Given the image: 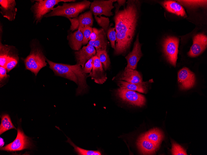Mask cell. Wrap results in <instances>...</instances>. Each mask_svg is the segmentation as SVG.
Masks as SVG:
<instances>
[{"label": "cell", "instance_id": "cell-35", "mask_svg": "<svg viewBox=\"0 0 207 155\" xmlns=\"http://www.w3.org/2000/svg\"><path fill=\"white\" fill-rule=\"evenodd\" d=\"M95 56L89 59L85 64L84 67L83 68V71L85 73H90L91 72L93 66Z\"/></svg>", "mask_w": 207, "mask_h": 155}, {"label": "cell", "instance_id": "cell-37", "mask_svg": "<svg viewBox=\"0 0 207 155\" xmlns=\"http://www.w3.org/2000/svg\"><path fill=\"white\" fill-rule=\"evenodd\" d=\"M117 4H115L114 5L116 7L115 10V14L117 13L119 11V8L121 6H123L126 2V0H117Z\"/></svg>", "mask_w": 207, "mask_h": 155}, {"label": "cell", "instance_id": "cell-20", "mask_svg": "<svg viewBox=\"0 0 207 155\" xmlns=\"http://www.w3.org/2000/svg\"><path fill=\"white\" fill-rule=\"evenodd\" d=\"M166 10L168 11L181 17H186L187 15L183 7L175 1H165L162 3Z\"/></svg>", "mask_w": 207, "mask_h": 155}, {"label": "cell", "instance_id": "cell-7", "mask_svg": "<svg viewBox=\"0 0 207 155\" xmlns=\"http://www.w3.org/2000/svg\"><path fill=\"white\" fill-rule=\"evenodd\" d=\"M17 134L16 138L11 143L4 147H0V150L7 152H14L30 149L32 144L29 138L24 133L21 129L17 128Z\"/></svg>", "mask_w": 207, "mask_h": 155}, {"label": "cell", "instance_id": "cell-13", "mask_svg": "<svg viewBox=\"0 0 207 155\" xmlns=\"http://www.w3.org/2000/svg\"><path fill=\"white\" fill-rule=\"evenodd\" d=\"M141 46V44L139 42L138 34L132 51L125 57L127 62L126 68L134 70L136 68L138 62L143 55Z\"/></svg>", "mask_w": 207, "mask_h": 155}, {"label": "cell", "instance_id": "cell-2", "mask_svg": "<svg viewBox=\"0 0 207 155\" xmlns=\"http://www.w3.org/2000/svg\"><path fill=\"white\" fill-rule=\"evenodd\" d=\"M49 67L55 75L66 78L75 83L78 86L76 95H80L86 93L88 88L86 74L81 66L77 64L70 65L53 62L46 58Z\"/></svg>", "mask_w": 207, "mask_h": 155}, {"label": "cell", "instance_id": "cell-28", "mask_svg": "<svg viewBox=\"0 0 207 155\" xmlns=\"http://www.w3.org/2000/svg\"><path fill=\"white\" fill-rule=\"evenodd\" d=\"M181 4L186 6L196 7L205 6L206 4V0H180L178 1Z\"/></svg>", "mask_w": 207, "mask_h": 155}, {"label": "cell", "instance_id": "cell-32", "mask_svg": "<svg viewBox=\"0 0 207 155\" xmlns=\"http://www.w3.org/2000/svg\"><path fill=\"white\" fill-rule=\"evenodd\" d=\"M171 152L173 155H187L185 149L181 145L174 142L172 143Z\"/></svg>", "mask_w": 207, "mask_h": 155}, {"label": "cell", "instance_id": "cell-17", "mask_svg": "<svg viewBox=\"0 0 207 155\" xmlns=\"http://www.w3.org/2000/svg\"><path fill=\"white\" fill-rule=\"evenodd\" d=\"M137 145L141 153L144 155L154 154L159 147L142 136L138 140Z\"/></svg>", "mask_w": 207, "mask_h": 155}, {"label": "cell", "instance_id": "cell-14", "mask_svg": "<svg viewBox=\"0 0 207 155\" xmlns=\"http://www.w3.org/2000/svg\"><path fill=\"white\" fill-rule=\"evenodd\" d=\"M91 71L88 76L90 77L95 83L102 84L106 81L107 79L106 74L103 70L101 63L96 55L95 56Z\"/></svg>", "mask_w": 207, "mask_h": 155}, {"label": "cell", "instance_id": "cell-15", "mask_svg": "<svg viewBox=\"0 0 207 155\" xmlns=\"http://www.w3.org/2000/svg\"><path fill=\"white\" fill-rule=\"evenodd\" d=\"M96 51L94 47L88 44L75 52L77 64L83 68L86 63L91 58L95 55Z\"/></svg>", "mask_w": 207, "mask_h": 155}, {"label": "cell", "instance_id": "cell-6", "mask_svg": "<svg viewBox=\"0 0 207 155\" xmlns=\"http://www.w3.org/2000/svg\"><path fill=\"white\" fill-rule=\"evenodd\" d=\"M179 39L168 36L164 39L162 45L163 51L168 61L175 67L178 58Z\"/></svg>", "mask_w": 207, "mask_h": 155}, {"label": "cell", "instance_id": "cell-11", "mask_svg": "<svg viewBox=\"0 0 207 155\" xmlns=\"http://www.w3.org/2000/svg\"><path fill=\"white\" fill-rule=\"evenodd\" d=\"M207 46V36L203 33L197 34L193 37V44L188 55L192 57L197 56L204 52Z\"/></svg>", "mask_w": 207, "mask_h": 155}, {"label": "cell", "instance_id": "cell-30", "mask_svg": "<svg viewBox=\"0 0 207 155\" xmlns=\"http://www.w3.org/2000/svg\"><path fill=\"white\" fill-rule=\"evenodd\" d=\"M95 18L98 24L102 28L106 33L109 24V18L102 16H95Z\"/></svg>", "mask_w": 207, "mask_h": 155}, {"label": "cell", "instance_id": "cell-29", "mask_svg": "<svg viewBox=\"0 0 207 155\" xmlns=\"http://www.w3.org/2000/svg\"><path fill=\"white\" fill-rule=\"evenodd\" d=\"M18 60V57L16 55L12 54L10 56L5 66L7 72L11 71L16 66Z\"/></svg>", "mask_w": 207, "mask_h": 155}, {"label": "cell", "instance_id": "cell-31", "mask_svg": "<svg viewBox=\"0 0 207 155\" xmlns=\"http://www.w3.org/2000/svg\"><path fill=\"white\" fill-rule=\"evenodd\" d=\"M107 36L110 41L112 48L115 49V42L116 41V33L115 28H110L107 32Z\"/></svg>", "mask_w": 207, "mask_h": 155}, {"label": "cell", "instance_id": "cell-24", "mask_svg": "<svg viewBox=\"0 0 207 155\" xmlns=\"http://www.w3.org/2000/svg\"><path fill=\"white\" fill-rule=\"evenodd\" d=\"M12 129H16L12 123L10 116L7 114H3L1 117L0 134Z\"/></svg>", "mask_w": 207, "mask_h": 155}, {"label": "cell", "instance_id": "cell-10", "mask_svg": "<svg viewBox=\"0 0 207 155\" xmlns=\"http://www.w3.org/2000/svg\"><path fill=\"white\" fill-rule=\"evenodd\" d=\"M178 81L181 89H189L192 88L195 84V75L188 68L183 67L178 72Z\"/></svg>", "mask_w": 207, "mask_h": 155}, {"label": "cell", "instance_id": "cell-34", "mask_svg": "<svg viewBox=\"0 0 207 155\" xmlns=\"http://www.w3.org/2000/svg\"><path fill=\"white\" fill-rule=\"evenodd\" d=\"M93 32L90 37V40H94L103 36L106 35V33L103 29L101 28L98 29L92 28Z\"/></svg>", "mask_w": 207, "mask_h": 155}, {"label": "cell", "instance_id": "cell-36", "mask_svg": "<svg viewBox=\"0 0 207 155\" xmlns=\"http://www.w3.org/2000/svg\"><path fill=\"white\" fill-rule=\"evenodd\" d=\"M7 70L4 67H0V84L3 83L9 76L7 74Z\"/></svg>", "mask_w": 207, "mask_h": 155}, {"label": "cell", "instance_id": "cell-8", "mask_svg": "<svg viewBox=\"0 0 207 155\" xmlns=\"http://www.w3.org/2000/svg\"><path fill=\"white\" fill-rule=\"evenodd\" d=\"M116 93L119 98L131 105L141 107L145 104L146 100L144 96L135 91L120 88Z\"/></svg>", "mask_w": 207, "mask_h": 155}, {"label": "cell", "instance_id": "cell-1", "mask_svg": "<svg viewBox=\"0 0 207 155\" xmlns=\"http://www.w3.org/2000/svg\"><path fill=\"white\" fill-rule=\"evenodd\" d=\"M123 9L115 14L114 17L116 33L114 54L125 53L129 48L134 35L138 17L136 1L128 0Z\"/></svg>", "mask_w": 207, "mask_h": 155}, {"label": "cell", "instance_id": "cell-26", "mask_svg": "<svg viewBox=\"0 0 207 155\" xmlns=\"http://www.w3.org/2000/svg\"><path fill=\"white\" fill-rule=\"evenodd\" d=\"M106 35L103 36L94 40H90L88 44L95 48L96 51L106 50L107 42Z\"/></svg>", "mask_w": 207, "mask_h": 155}, {"label": "cell", "instance_id": "cell-18", "mask_svg": "<svg viewBox=\"0 0 207 155\" xmlns=\"http://www.w3.org/2000/svg\"><path fill=\"white\" fill-rule=\"evenodd\" d=\"M119 80H124L126 82L133 84L142 82V77L138 71L126 67L119 77Z\"/></svg>", "mask_w": 207, "mask_h": 155}, {"label": "cell", "instance_id": "cell-4", "mask_svg": "<svg viewBox=\"0 0 207 155\" xmlns=\"http://www.w3.org/2000/svg\"><path fill=\"white\" fill-rule=\"evenodd\" d=\"M46 59L40 49L33 48L29 54L24 60L26 68L37 75L40 70L46 65Z\"/></svg>", "mask_w": 207, "mask_h": 155}, {"label": "cell", "instance_id": "cell-23", "mask_svg": "<svg viewBox=\"0 0 207 155\" xmlns=\"http://www.w3.org/2000/svg\"><path fill=\"white\" fill-rule=\"evenodd\" d=\"M12 46L0 44V65L5 67L8 58L12 54L11 50Z\"/></svg>", "mask_w": 207, "mask_h": 155}, {"label": "cell", "instance_id": "cell-9", "mask_svg": "<svg viewBox=\"0 0 207 155\" xmlns=\"http://www.w3.org/2000/svg\"><path fill=\"white\" fill-rule=\"evenodd\" d=\"M117 0H94L91 2L90 11L95 16L100 17L104 15L107 16L113 15L112 10L114 8L113 5L114 2Z\"/></svg>", "mask_w": 207, "mask_h": 155}, {"label": "cell", "instance_id": "cell-3", "mask_svg": "<svg viewBox=\"0 0 207 155\" xmlns=\"http://www.w3.org/2000/svg\"><path fill=\"white\" fill-rule=\"evenodd\" d=\"M91 2L84 0L76 3H66L54 8L51 12L44 17L62 16L68 19L77 17L80 13L90 7Z\"/></svg>", "mask_w": 207, "mask_h": 155}, {"label": "cell", "instance_id": "cell-38", "mask_svg": "<svg viewBox=\"0 0 207 155\" xmlns=\"http://www.w3.org/2000/svg\"><path fill=\"white\" fill-rule=\"evenodd\" d=\"M4 141L2 139L0 138V147H2L4 144Z\"/></svg>", "mask_w": 207, "mask_h": 155}, {"label": "cell", "instance_id": "cell-25", "mask_svg": "<svg viewBox=\"0 0 207 155\" xmlns=\"http://www.w3.org/2000/svg\"><path fill=\"white\" fill-rule=\"evenodd\" d=\"M68 140L66 141L74 148V150L78 155H101V152L99 150H91L82 149L76 145L71 140L67 137Z\"/></svg>", "mask_w": 207, "mask_h": 155}, {"label": "cell", "instance_id": "cell-12", "mask_svg": "<svg viewBox=\"0 0 207 155\" xmlns=\"http://www.w3.org/2000/svg\"><path fill=\"white\" fill-rule=\"evenodd\" d=\"M68 19L71 22L70 29L72 31L78 30L79 28L92 27L93 24L92 13L90 11L77 17Z\"/></svg>", "mask_w": 207, "mask_h": 155}, {"label": "cell", "instance_id": "cell-16", "mask_svg": "<svg viewBox=\"0 0 207 155\" xmlns=\"http://www.w3.org/2000/svg\"><path fill=\"white\" fill-rule=\"evenodd\" d=\"M0 12L3 17L9 21H13L17 12L16 3L14 0H0Z\"/></svg>", "mask_w": 207, "mask_h": 155}, {"label": "cell", "instance_id": "cell-5", "mask_svg": "<svg viewBox=\"0 0 207 155\" xmlns=\"http://www.w3.org/2000/svg\"><path fill=\"white\" fill-rule=\"evenodd\" d=\"M73 0H39L32 6L31 9L33 13L34 20L37 23L40 22L42 18L48 13L52 11L54 7L59 2H74Z\"/></svg>", "mask_w": 207, "mask_h": 155}, {"label": "cell", "instance_id": "cell-22", "mask_svg": "<svg viewBox=\"0 0 207 155\" xmlns=\"http://www.w3.org/2000/svg\"><path fill=\"white\" fill-rule=\"evenodd\" d=\"M142 136L158 146L160 145L164 137L162 132L157 128L152 129Z\"/></svg>", "mask_w": 207, "mask_h": 155}, {"label": "cell", "instance_id": "cell-27", "mask_svg": "<svg viewBox=\"0 0 207 155\" xmlns=\"http://www.w3.org/2000/svg\"><path fill=\"white\" fill-rule=\"evenodd\" d=\"M96 52L95 55L99 59L104 70H107L109 67L110 62L106 50H99Z\"/></svg>", "mask_w": 207, "mask_h": 155}, {"label": "cell", "instance_id": "cell-33", "mask_svg": "<svg viewBox=\"0 0 207 155\" xmlns=\"http://www.w3.org/2000/svg\"><path fill=\"white\" fill-rule=\"evenodd\" d=\"M81 30L83 36V45L87 44L90 40V36L93 32L91 27H87L85 28H79Z\"/></svg>", "mask_w": 207, "mask_h": 155}, {"label": "cell", "instance_id": "cell-19", "mask_svg": "<svg viewBox=\"0 0 207 155\" xmlns=\"http://www.w3.org/2000/svg\"><path fill=\"white\" fill-rule=\"evenodd\" d=\"M69 44L73 50L78 51L81 49L82 44L83 36L80 28L70 34L68 37Z\"/></svg>", "mask_w": 207, "mask_h": 155}, {"label": "cell", "instance_id": "cell-21", "mask_svg": "<svg viewBox=\"0 0 207 155\" xmlns=\"http://www.w3.org/2000/svg\"><path fill=\"white\" fill-rule=\"evenodd\" d=\"M118 85L120 88L143 93H146L147 90V82L133 84L120 80L118 81Z\"/></svg>", "mask_w": 207, "mask_h": 155}]
</instances>
